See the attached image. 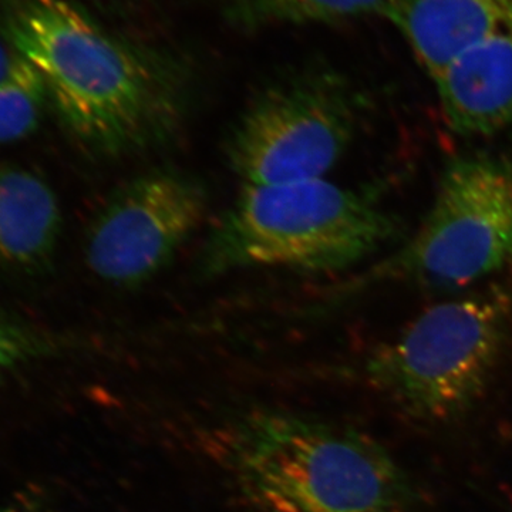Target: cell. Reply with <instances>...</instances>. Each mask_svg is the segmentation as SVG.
Segmentation results:
<instances>
[{
  "label": "cell",
  "mask_w": 512,
  "mask_h": 512,
  "mask_svg": "<svg viewBox=\"0 0 512 512\" xmlns=\"http://www.w3.org/2000/svg\"><path fill=\"white\" fill-rule=\"evenodd\" d=\"M0 30L90 150L119 156L170 136L180 116L173 84L69 0H12Z\"/></svg>",
  "instance_id": "obj_2"
},
{
  "label": "cell",
  "mask_w": 512,
  "mask_h": 512,
  "mask_svg": "<svg viewBox=\"0 0 512 512\" xmlns=\"http://www.w3.org/2000/svg\"><path fill=\"white\" fill-rule=\"evenodd\" d=\"M447 126L464 137L512 128V25L454 60L433 79Z\"/></svg>",
  "instance_id": "obj_8"
},
{
  "label": "cell",
  "mask_w": 512,
  "mask_h": 512,
  "mask_svg": "<svg viewBox=\"0 0 512 512\" xmlns=\"http://www.w3.org/2000/svg\"><path fill=\"white\" fill-rule=\"evenodd\" d=\"M512 265V163L454 158L412 237L373 266L362 285L458 288Z\"/></svg>",
  "instance_id": "obj_5"
},
{
  "label": "cell",
  "mask_w": 512,
  "mask_h": 512,
  "mask_svg": "<svg viewBox=\"0 0 512 512\" xmlns=\"http://www.w3.org/2000/svg\"><path fill=\"white\" fill-rule=\"evenodd\" d=\"M362 101L345 80L305 73L269 87L232 133L229 164L245 185L325 178L359 126Z\"/></svg>",
  "instance_id": "obj_6"
},
{
  "label": "cell",
  "mask_w": 512,
  "mask_h": 512,
  "mask_svg": "<svg viewBox=\"0 0 512 512\" xmlns=\"http://www.w3.org/2000/svg\"><path fill=\"white\" fill-rule=\"evenodd\" d=\"M20 62V56L8 45L5 39L0 36V80L8 76Z\"/></svg>",
  "instance_id": "obj_14"
},
{
  "label": "cell",
  "mask_w": 512,
  "mask_h": 512,
  "mask_svg": "<svg viewBox=\"0 0 512 512\" xmlns=\"http://www.w3.org/2000/svg\"><path fill=\"white\" fill-rule=\"evenodd\" d=\"M399 221L367 195L326 178L244 185L204 252L208 274L282 268L338 272L389 245Z\"/></svg>",
  "instance_id": "obj_3"
},
{
  "label": "cell",
  "mask_w": 512,
  "mask_h": 512,
  "mask_svg": "<svg viewBox=\"0 0 512 512\" xmlns=\"http://www.w3.org/2000/svg\"><path fill=\"white\" fill-rule=\"evenodd\" d=\"M62 231L55 192L39 175L0 165V266L33 271L49 262Z\"/></svg>",
  "instance_id": "obj_10"
},
{
  "label": "cell",
  "mask_w": 512,
  "mask_h": 512,
  "mask_svg": "<svg viewBox=\"0 0 512 512\" xmlns=\"http://www.w3.org/2000/svg\"><path fill=\"white\" fill-rule=\"evenodd\" d=\"M384 16L433 80L478 43L512 25V0H386Z\"/></svg>",
  "instance_id": "obj_9"
},
{
  "label": "cell",
  "mask_w": 512,
  "mask_h": 512,
  "mask_svg": "<svg viewBox=\"0 0 512 512\" xmlns=\"http://www.w3.org/2000/svg\"><path fill=\"white\" fill-rule=\"evenodd\" d=\"M0 512H40L35 505L28 503H15L0 508Z\"/></svg>",
  "instance_id": "obj_15"
},
{
  "label": "cell",
  "mask_w": 512,
  "mask_h": 512,
  "mask_svg": "<svg viewBox=\"0 0 512 512\" xmlns=\"http://www.w3.org/2000/svg\"><path fill=\"white\" fill-rule=\"evenodd\" d=\"M221 3L228 22L247 30L384 16L386 9V0H221Z\"/></svg>",
  "instance_id": "obj_11"
},
{
  "label": "cell",
  "mask_w": 512,
  "mask_h": 512,
  "mask_svg": "<svg viewBox=\"0 0 512 512\" xmlns=\"http://www.w3.org/2000/svg\"><path fill=\"white\" fill-rule=\"evenodd\" d=\"M512 339V288L437 303L363 363L366 383L406 419L443 426L473 412Z\"/></svg>",
  "instance_id": "obj_4"
},
{
  "label": "cell",
  "mask_w": 512,
  "mask_h": 512,
  "mask_svg": "<svg viewBox=\"0 0 512 512\" xmlns=\"http://www.w3.org/2000/svg\"><path fill=\"white\" fill-rule=\"evenodd\" d=\"M50 101L40 74L20 57L15 69L0 80V144L30 136Z\"/></svg>",
  "instance_id": "obj_12"
},
{
  "label": "cell",
  "mask_w": 512,
  "mask_h": 512,
  "mask_svg": "<svg viewBox=\"0 0 512 512\" xmlns=\"http://www.w3.org/2000/svg\"><path fill=\"white\" fill-rule=\"evenodd\" d=\"M55 350V340L43 330L0 311V382Z\"/></svg>",
  "instance_id": "obj_13"
},
{
  "label": "cell",
  "mask_w": 512,
  "mask_h": 512,
  "mask_svg": "<svg viewBox=\"0 0 512 512\" xmlns=\"http://www.w3.org/2000/svg\"><path fill=\"white\" fill-rule=\"evenodd\" d=\"M200 184L157 170L120 185L94 218L86 238L93 274L117 286L143 284L170 264L207 212Z\"/></svg>",
  "instance_id": "obj_7"
},
{
  "label": "cell",
  "mask_w": 512,
  "mask_h": 512,
  "mask_svg": "<svg viewBox=\"0 0 512 512\" xmlns=\"http://www.w3.org/2000/svg\"><path fill=\"white\" fill-rule=\"evenodd\" d=\"M207 436L221 473L254 512H414L421 501L389 450L352 427L252 409Z\"/></svg>",
  "instance_id": "obj_1"
}]
</instances>
